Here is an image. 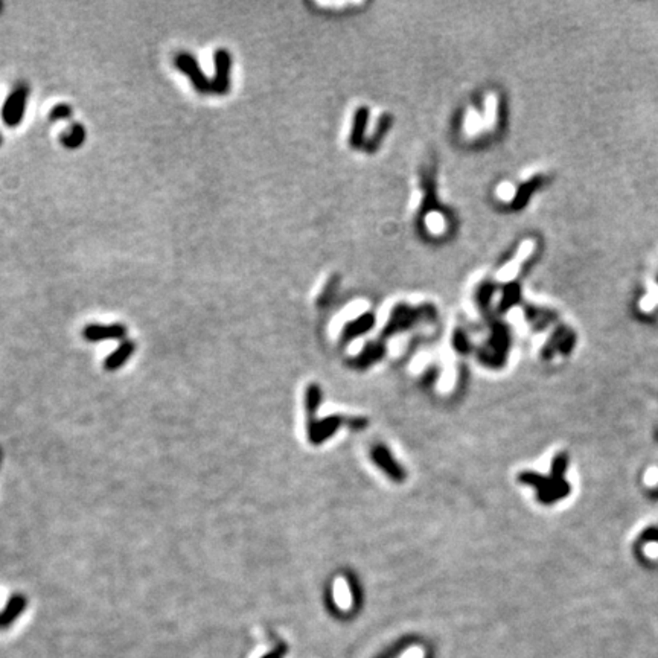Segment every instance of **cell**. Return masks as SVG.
I'll return each instance as SVG.
<instances>
[{"label":"cell","mask_w":658,"mask_h":658,"mask_svg":"<svg viewBox=\"0 0 658 658\" xmlns=\"http://www.w3.org/2000/svg\"><path fill=\"white\" fill-rule=\"evenodd\" d=\"M28 94L29 89L26 88V85H19V88L11 92L10 97L6 98L2 108V118L8 127H17L22 122L26 104H28Z\"/></svg>","instance_id":"6da1fadb"},{"label":"cell","mask_w":658,"mask_h":658,"mask_svg":"<svg viewBox=\"0 0 658 658\" xmlns=\"http://www.w3.org/2000/svg\"><path fill=\"white\" fill-rule=\"evenodd\" d=\"M176 66L178 71H181L185 75L189 76V80L192 81L197 92H200V93L212 92V81L207 80V76L203 74L200 66H198L197 63V59L192 55L181 52V54L176 57Z\"/></svg>","instance_id":"7a4b0ae2"},{"label":"cell","mask_w":658,"mask_h":658,"mask_svg":"<svg viewBox=\"0 0 658 658\" xmlns=\"http://www.w3.org/2000/svg\"><path fill=\"white\" fill-rule=\"evenodd\" d=\"M125 335L127 328L120 323L88 325L83 329V337L92 343H98L102 340H122Z\"/></svg>","instance_id":"3957f363"},{"label":"cell","mask_w":658,"mask_h":658,"mask_svg":"<svg viewBox=\"0 0 658 658\" xmlns=\"http://www.w3.org/2000/svg\"><path fill=\"white\" fill-rule=\"evenodd\" d=\"M230 55L227 50L218 49L215 52V76L212 80V92L224 94L229 90Z\"/></svg>","instance_id":"277c9868"},{"label":"cell","mask_w":658,"mask_h":658,"mask_svg":"<svg viewBox=\"0 0 658 658\" xmlns=\"http://www.w3.org/2000/svg\"><path fill=\"white\" fill-rule=\"evenodd\" d=\"M134 351H136V343L132 340H124L106 360H104V369H106L107 372H115L120 369L130 358H132Z\"/></svg>","instance_id":"5b68a950"},{"label":"cell","mask_w":658,"mask_h":658,"mask_svg":"<svg viewBox=\"0 0 658 658\" xmlns=\"http://www.w3.org/2000/svg\"><path fill=\"white\" fill-rule=\"evenodd\" d=\"M372 456H374V461L377 465H379L383 468L388 477H392L395 480H402L404 479V471L396 465V462L392 458L388 449L384 447H375L374 451H372Z\"/></svg>","instance_id":"8992f818"},{"label":"cell","mask_w":658,"mask_h":658,"mask_svg":"<svg viewBox=\"0 0 658 658\" xmlns=\"http://www.w3.org/2000/svg\"><path fill=\"white\" fill-rule=\"evenodd\" d=\"M340 419L339 418H328L322 421L320 424H316L309 428V438L313 442H322V440L328 436H331L332 433L339 427Z\"/></svg>","instance_id":"52a82bcc"},{"label":"cell","mask_w":658,"mask_h":658,"mask_svg":"<svg viewBox=\"0 0 658 658\" xmlns=\"http://www.w3.org/2000/svg\"><path fill=\"white\" fill-rule=\"evenodd\" d=\"M84 141H85V130L80 124L72 125L67 130V132L62 134V137H59V142H62L69 150L80 148V146L84 144Z\"/></svg>","instance_id":"ba28073f"},{"label":"cell","mask_w":658,"mask_h":658,"mask_svg":"<svg viewBox=\"0 0 658 658\" xmlns=\"http://www.w3.org/2000/svg\"><path fill=\"white\" fill-rule=\"evenodd\" d=\"M72 116V107L67 106V104H57V106L50 110L49 119L50 120H59V119H67Z\"/></svg>","instance_id":"9c48e42d"},{"label":"cell","mask_w":658,"mask_h":658,"mask_svg":"<svg viewBox=\"0 0 658 658\" xmlns=\"http://www.w3.org/2000/svg\"><path fill=\"white\" fill-rule=\"evenodd\" d=\"M400 658H424V651L421 648H410Z\"/></svg>","instance_id":"30bf717a"},{"label":"cell","mask_w":658,"mask_h":658,"mask_svg":"<svg viewBox=\"0 0 658 658\" xmlns=\"http://www.w3.org/2000/svg\"><path fill=\"white\" fill-rule=\"evenodd\" d=\"M2 458H4V449L0 448V465H2Z\"/></svg>","instance_id":"8fae6325"},{"label":"cell","mask_w":658,"mask_h":658,"mask_svg":"<svg viewBox=\"0 0 658 658\" xmlns=\"http://www.w3.org/2000/svg\"><path fill=\"white\" fill-rule=\"evenodd\" d=\"M0 145H2V136H0Z\"/></svg>","instance_id":"7c38bea8"}]
</instances>
